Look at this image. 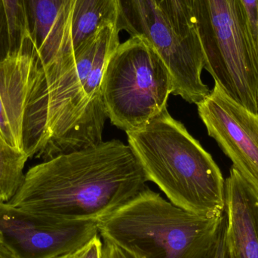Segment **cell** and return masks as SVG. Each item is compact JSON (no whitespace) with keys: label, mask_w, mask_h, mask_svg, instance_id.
<instances>
[{"label":"cell","mask_w":258,"mask_h":258,"mask_svg":"<svg viewBox=\"0 0 258 258\" xmlns=\"http://www.w3.org/2000/svg\"><path fill=\"white\" fill-rule=\"evenodd\" d=\"M120 32L118 23H104L74 52L45 66L26 50L1 62L0 134L6 141L44 161L103 142V77Z\"/></svg>","instance_id":"6da1fadb"},{"label":"cell","mask_w":258,"mask_h":258,"mask_svg":"<svg viewBox=\"0 0 258 258\" xmlns=\"http://www.w3.org/2000/svg\"><path fill=\"white\" fill-rule=\"evenodd\" d=\"M147 181L128 144L113 139L32 167L8 203L62 221L98 223L138 195Z\"/></svg>","instance_id":"7a4b0ae2"},{"label":"cell","mask_w":258,"mask_h":258,"mask_svg":"<svg viewBox=\"0 0 258 258\" xmlns=\"http://www.w3.org/2000/svg\"><path fill=\"white\" fill-rule=\"evenodd\" d=\"M126 135L147 180L156 183L172 204L202 216L224 213L225 180L221 169L167 109Z\"/></svg>","instance_id":"3957f363"},{"label":"cell","mask_w":258,"mask_h":258,"mask_svg":"<svg viewBox=\"0 0 258 258\" xmlns=\"http://www.w3.org/2000/svg\"><path fill=\"white\" fill-rule=\"evenodd\" d=\"M223 216L191 213L146 186L97 226L103 240L132 258H204Z\"/></svg>","instance_id":"277c9868"},{"label":"cell","mask_w":258,"mask_h":258,"mask_svg":"<svg viewBox=\"0 0 258 258\" xmlns=\"http://www.w3.org/2000/svg\"><path fill=\"white\" fill-rule=\"evenodd\" d=\"M205 69L223 90L258 113V48L242 0H192Z\"/></svg>","instance_id":"5b68a950"},{"label":"cell","mask_w":258,"mask_h":258,"mask_svg":"<svg viewBox=\"0 0 258 258\" xmlns=\"http://www.w3.org/2000/svg\"><path fill=\"white\" fill-rule=\"evenodd\" d=\"M169 72L150 41L131 36L110 56L102 81L106 114L126 132L143 128L167 109Z\"/></svg>","instance_id":"8992f818"},{"label":"cell","mask_w":258,"mask_h":258,"mask_svg":"<svg viewBox=\"0 0 258 258\" xmlns=\"http://www.w3.org/2000/svg\"><path fill=\"white\" fill-rule=\"evenodd\" d=\"M119 29L131 36H143L154 47L166 66L172 95L189 104H200L210 93L203 83L205 62L201 45L192 43L174 31L159 0H119Z\"/></svg>","instance_id":"52a82bcc"},{"label":"cell","mask_w":258,"mask_h":258,"mask_svg":"<svg viewBox=\"0 0 258 258\" xmlns=\"http://www.w3.org/2000/svg\"><path fill=\"white\" fill-rule=\"evenodd\" d=\"M98 234L94 221H62L0 203V239L17 258L73 254Z\"/></svg>","instance_id":"ba28073f"},{"label":"cell","mask_w":258,"mask_h":258,"mask_svg":"<svg viewBox=\"0 0 258 258\" xmlns=\"http://www.w3.org/2000/svg\"><path fill=\"white\" fill-rule=\"evenodd\" d=\"M197 107L209 136L258 192V113L236 102L216 83Z\"/></svg>","instance_id":"9c48e42d"},{"label":"cell","mask_w":258,"mask_h":258,"mask_svg":"<svg viewBox=\"0 0 258 258\" xmlns=\"http://www.w3.org/2000/svg\"><path fill=\"white\" fill-rule=\"evenodd\" d=\"M224 213L232 258H258V192L233 166L225 180Z\"/></svg>","instance_id":"30bf717a"},{"label":"cell","mask_w":258,"mask_h":258,"mask_svg":"<svg viewBox=\"0 0 258 258\" xmlns=\"http://www.w3.org/2000/svg\"><path fill=\"white\" fill-rule=\"evenodd\" d=\"M75 0H21L32 52L39 66L65 55L71 9Z\"/></svg>","instance_id":"8fae6325"},{"label":"cell","mask_w":258,"mask_h":258,"mask_svg":"<svg viewBox=\"0 0 258 258\" xmlns=\"http://www.w3.org/2000/svg\"><path fill=\"white\" fill-rule=\"evenodd\" d=\"M120 14L119 0H75L68 23L65 55L76 51L104 23L113 21L119 25Z\"/></svg>","instance_id":"7c38bea8"},{"label":"cell","mask_w":258,"mask_h":258,"mask_svg":"<svg viewBox=\"0 0 258 258\" xmlns=\"http://www.w3.org/2000/svg\"><path fill=\"white\" fill-rule=\"evenodd\" d=\"M29 156L11 145L0 134V203H9L21 187Z\"/></svg>","instance_id":"4fadbf2b"},{"label":"cell","mask_w":258,"mask_h":258,"mask_svg":"<svg viewBox=\"0 0 258 258\" xmlns=\"http://www.w3.org/2000/svg\"><path fill=\"white\" fill-rule=\"evenodd\" d=\"M159 1L178 36L192 43L201 45L192 12V0Z\"/></svg>","instance_id":"5bb4252c"},{"label":"cell","mask_w":258,"mask_h":258,"mask_svg":"<svg viewBox=\"0 0 258 258\" xmlns=\"http://www.w3.org/2000/svg\"><path fill=\"white\" fill-rule=\"evenodd\" d=\"M4 2L9 17L12 39V55H13L30 42L27 36L21 0H4Z\"/></svg>","instance_id":"9a60e30c"},{"label":"cell","mask_w":258,"mask_h":258,"mask_svg":"<svg viewBox=\"0 0 258 258\" xmlns=\"http://www.w3.org/2000/svg\"><path fill=\"white\" fill-rule=\"evenodd\" d=\"M12 54L9 17L4 0H0V63Z\"/></svg>","instance_id":"2e32d148"},{"label":"cell","mask_w":258,"mask_h":258,"mask_svg":"<svg viewBox=\"0 0 258 258\" xmlns=\"http://www.w3.org/2000/svg\"><path fill=\"white\" fill-rule=\"evenodd\" d=\"M103 241L99 234L96 235L92 240L73 254V258H103Z\"/></svg>","instance_id":"e0dca14e"},{"label":"cell","mask_w":258,"mask_h":258,"mask_svg":"<svg viewBox=\"0 0 258 258\" xmlns=\"http://www.w3.org/2000/svg\"><path fill=\"white\" fill-rule=\"evenodd\" d=\"M216 239L204 258H232L225 233H219Z\"/></svg>","instance_id":"ac0fdd59"},{"label":"cell","mask_w":258,"mask_h":258,"mask_svg":"<svg viewBox=\"0 0 258 258\" xmlns=\"http://www.w3.org/2000/svg\"><path fill=\"white\" fill-rule=\"evenodd\" d=\"M249 21L254 42L258 48V0H242Z\"/></svg>","instance_id":"d6986e66"},{"label":"cell","mask_w":258,"mask_h":258,"mask_svg":"<svg viewBox=\"0 0 258 258\" xmlns=\"http://www.w3.org/2000/svg\"><path fill=\"white\" fill-rule=\"evenodd\" d=\"M103 258H132L117 245L108 241L103 240Z\"/></svg>","instance_id":"ffe728a7"},{"label":"cell","mask_w":258,"mask_h":258,"mask_svg":"<svg viewBox=\"0 0 258 258\" xmlns=\"http://www.w3.org/2000/svg\"><path fill=\"white\" fill-rule=\"evenodd\" d=\"M0 258H17L14 253L0 239Z\"/></svg>","instance_id":"44dd1931"},{"label":"cell","mask_w":258,"mask_h":258,"mask_svg":"<svg viewBox=\"0 0 258 258\" xmlns=\"http://www.w3.org/2000/svg\"><path fill=\"white\" fill-rule=\"evenodd\" d=\"M57 258H73V254H68V255L62 256V257Z\"/></svg>","instance_id":"7402d4cb"}]
</instances>
